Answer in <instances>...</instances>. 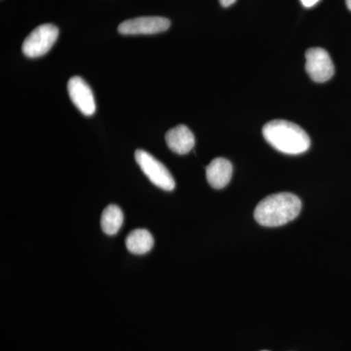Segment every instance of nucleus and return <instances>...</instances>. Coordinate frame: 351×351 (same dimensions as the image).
<instances>
[{"label":"nucleus","instance_id":"nucleus-1","mask_svg":"<svg viewBox=\"0 0 351 351\" xmlns=\"http://www.w3.org/2000/svg\"><path fill=\"white\" fill-rule=\"evenodd\" d=\"M302 201L290 193H276L258 203L254 212L261 226L276 228L290 223L301 213Z\"/></svg>","mask_w":351,"mask_h":351},{"label":"nucleus","instance_id":"nucleus-2","mask_svg":"<svg viewBox=\"0 0 351 351\" xmlns=\"http://www.w3.org/2000/svg\"><path fill=\"white\" fill-rule=\"evenodd\" d=\"M263 135L270 145L282 154L297 156L308 151L311 138L306 132L287 120H272L263 128Z\"/></svg>","mask_w":351,"mask_h":351},{"label":"nucleus","instance_id":"nucleus-3","mask_svg":"<svg viewBox=\"0 0 351 351\" xmlns=\"http://www.w3.org/2000/svg\"><path fill=\"white\" fill-rule=\"evenodd\" d=\"M135 159L143 173L157 188L166 191H172L175 189V180L169 170L151 154L143 149H137L135 152Z\"/></svg>","mask_w":351,"mask_h":351},{"label":"nucleus","instance_id":"nucleus-4","mask_svg":"<svg viewBox=\"0 0 351 351\" xmlns=\"http://www.w3.org/2000/svg\"><path fill=\"white\" fill-rule=\"evenodd\" d=\"M59 36V29L52 24H44L34 29L23 43L25 56L38 58L49 52Z\"/></svg>","mask_w":351,"mask_h":351},{"label":"nucleus","instance_id":"nucleus-5","mask_svg":"<svg viewBox=\"0 0 351 351\" xmlns=\"http://www.w3.org/2000/svg\"><path fill=\"white\" fill-rule=\"evenodd\" d=\"M306 73L313 82L324 83L331 80L335 66L329 53L323 48H311L306 53Z\"/></svg>","mask_w":351,"mask_h":351},{"label":"nucleus","instance_id":"nucleus-6","mask_svg":"<svg viewBox=\"0 0 351 351\" xmlns=\"http://www.w3.org/2000/svg\"><path fill=\"white\" fill-rule=\"evenodd\" d=\"M170 21L163 17H140L126 20L119 25V32L124 36L156 34L167 31Z\"/></svg>","mask_w":351,"mask_h":351},{"label":"nucleus","instance_id":"nucleus-7","mask_svg":"<svg viewBox=\"0 0 351 351\" xmlns=\"http://www.w3.org/2000/svg\"><path fill=\"white\" fill-rule=\"evenodd\" d=\"M69 98L78 110L91 117L96 112V101L89 85L80 76H73L68 83Z\"/></svg>","mask_w":351,"mask_h":351},{"label":"nucleus","instance_id":"nucleus-8","mask_svg":"<svg viewBox=\"0 0 351 351\" xmlns=\"http://www.w3.org/2000/svg\"><path fill=\"white\" fill-rule=\"evenodd\" d=\"M166 144L175 154L184 156L195 147V138L193 132L186 125H178L166 133Z\"/></svg>","mask_w":351,"mask_h":351},{"label":"nucleus","instance_id":"nucleus-9","mask_svg":"<svg viewBox=\"0 0 351 351\" xmlns=\"http://www.w3.org/2000/svg\"><path fill=\"white\" fill-rule=\"evenodd\" d=\"M232 177V164L228 159L218 157L211 161L206 168V178L213 189L226 188Z\"/></svg>","mask_w":351,"mask_h":351},{"label":"nucleus","instance_id":"nucleus-10","mask_svg":"<svg viewBox=\"0 0 351 351\" xmlns=\"http://www.w3.org/2000/svg\"><path fill=\"white\" fill-rule=\"evenodd\" d=\"M126 247L134 255H144L154 247V237L147 230H136L129 233L126 239Z\"/></svg>","mask_w":351,"mask_h":351},{"label":"nucleus","instance_id":"nucleus-11","mask_svg":"<svg viewBox=\"0 0 351 351\" xmlns=\"http://www.w3.org/2000/svg\"><path fill=\"white\" fill-rule=\"evenodd\" d=\"M123 213L117 205H108L101 217V226L103 232L108 235H115L123 225Z\"/></svg>","mask_w":351,"mask_h":351},{"label":"nucleus","instance_id":"nucleus-12","mask_svg":"<svg viewBox=\"0 0 351 351\" xmlns=\"http://www.w3.org/2000/svg\"><path fill=\"white\" fill-rule=\"evenodd\" d=\"M320 0H301L302 5L306 7V8H311V7H313Z\"/></svg>","mask_w":351,"mask_h":351},{"label":"nucleus","instance_id":"nucleus-13","mask_svg":"<svg viewBox=\"0 0 351 351\" xmlns=\"http://www.w3.org/2000/svg\"><path fill=\"white\" fill-rule=\"evenodd\" d=\"M235 1H237V0H219V3L221 4V6L230 7L232 6V4H234Z\"/></svg>","mask_w":351,"mask_h":351},{"label":"nucleus","instance_id":"nucleus-14","mask_svg":"<svg viewBox=\"0 0 351 351\" xmlns=\"http://www.w3.org/2000/svg\"><path fill=\"white\" fill-rule=\"evenodd\" d=\"M346 6H348V8L351 11V0H346Z\"/></svg>","mask_w":351,"mask_h":351},{"label":"nucleus","instance_id":"nucleus-15","mask_svg":"<svg viewBox=\"0 0 351 351\" xmlns=\"http://www.w3.org/2000/svg\"><path fill=\"white\" fill-rule=\"evenodd\" d=\"M265 351H267V350H265Z\"/></svg>","mask_w":351,"mask_h":351}]
</instances>
